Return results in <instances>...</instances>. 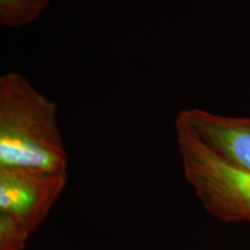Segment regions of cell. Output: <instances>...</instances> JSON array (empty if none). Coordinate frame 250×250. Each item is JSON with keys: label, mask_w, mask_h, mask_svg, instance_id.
Listing matches in <instances>:
<instances>
[{"label": "cell", "mask_w": 250, "mask_h": 250, "mask_svg": "<svg viewBox=\"0 0 250 250\" xmlns=\"http://www.w3.org/2000/svg\"><path fill=\"white\" fill-rule=\"evenodd\" d=\"M175 126L188 130L224 160L250 173V117L188 108L179 112Z\"/></svg>", "instance_id": "4"}, {"label": "cell", "mask_w": 250, "mask_h": 250, "mask_svg": "<svg viewBox=\"0 0 250 250\" xmlns=\"http://www.w3.org/2000/svg\"><path fill=\"white\" fill-rule=\"evenodd\" d=\"M51 0H0V24L21 28L36 21Z\"/></svg>", "instance_id": "5"}, {"label": "cell", "mask_w": 250, "mask_h": 250, "mask_svg": "<svg viewBox=\"0 0 250 250\" xmlns=\"http://www.w3.org/2000/svg\"><path fill=\"white\" fill-rule=\"evenodd\" d=\"M67 171L0 169V250H24L67 183Z\"/></svg>", "instance_id": "3"}, {"label": "cell", "mask_w": 250, "mask_h": 250, "mask_svg": "<svg viewBox=\"0 0 250 250\" xmlns=\"http://www.w3.org/2000/svg\"><path fill=\"white\" fill-rule=\"evenodd\" d=\"M184 179L208 214L227 224H250V173L224 160L191 132L176 126Z\"/></svg>", "instance_id": "2"}, {"label": "cell", "mask_w": 250, "mask_h": 250, "mask_svg": "<svg viewBox=\"0 0 250 250\" xmlns=\"http://www.w3.org/2000/svg\"><path fill=\"white\" fill-rule=\"evenodd\" d=\"M57 108L20 72L0 77V169L67 171Z\"/></svg>", "instance_id": "1"}]
</instances>
